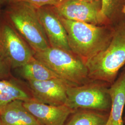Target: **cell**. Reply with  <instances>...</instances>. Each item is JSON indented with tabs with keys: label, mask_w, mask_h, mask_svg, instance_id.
<instances>
[{
	"label": "cell",
	"mask_w": 125,
	"mask_h": 125,
	"mask_svg": "<svg viewBox=\"0 0 125 125\" xmlns=\"http://www.w3.org/2000/svg\"><path fill=\"white\" fill-rule=\"evenodd\" d=\"M59 18L67 32L72 52L85 64L106 49L112 40L115 27L95 25Z\"/></svg>",
	"instance_id": "obj_1"
},
{
	"label": "cell",
	"mask_w": 125,
	"mask_h": 125,
	"mask_svg": "<svg viewBox=\"0 0 125 125\" xmlns=\"http://www.w3.org/2000/svg\"><path fill=\"white\" fill-rule=\"evenodd\" d=\"M89 78L111 85L125 65V22L115 27L112 40L106 49L86 63Z\"/></svg>",
	"instance_id": "obj_2"
},
{
	"label": "cell",
	"mask_w": 125,
	"mask_h": 125,
	"mask_svg": "<svg viewBox=\"0 0 125 125\" xmlns=\"http://www.w3.org/2000/svg\"><path fill=\"white\" fill-rule=\"evenodd\" d=\"M8 15L13 28L35 52L50 47L35 7L27 2L15 1Z\"/></svg>",
	"instance_id": "obj_3"
},
{
	"label": "cell",
	"mask_w": 125,
	"mask_h": 125,
	"mask_svg": "<svg viewBox=\"0 0 125 125\" xmlns=\"http://www.w3.org/2000/svg\"><path fill=\"white\" fill-rule=\"evenodd\" d=\"M34 57L72 86L83 85L92 81L86 64L71 52L50 46L35 52Z\"/></svg>",
	"instance_id": "obj_4"
},
{
	"label": "cell",
	"mask_w": 125,
	"mask_h": 125,
	"mask_svg": "<svg viewBox=\"0 0 125 125\" xmlns=\"http://www.w3.org/2000/svg\"><path fill=\"white\" fill-rule=\"evenodd\" d=\"M110 85L103 81L92 80L83 85L69 86L65 105L75 110L86 109L109 113L112 105Z\"/></svg>",
	"instance_id": "obj_5"
},
{
	"label": "cell",
	"mask_w": 125,
	"mask_h": 125,
	"mask_svg": "<svg viewBox=\"0 0 125 125\" xmlns=\"http://www.w3.org/2000/svg\"><path fill=\"white\" fill-rule=\"evenodd\" d=\"M35 52L13 27L0 26V56L9 67L19 68L34 57Z\"/></svg>",
	"instance_id": "obj_6"
},
{
	"label": "cell",
	"mask_w": 125,
	"mask_h": 125,
	"mask_svg": "<svg viewBox=\"0 0 125 125\" xmlns=\"http://www.w3.org/2000/svg\"><path fill=\"white\" fill-rule=\"evenodd\" d=\"M53 8L61 18L95 25L110 26L101 13V0L94 1L65 0Z\"/></svg>",
	"instance_id": "obj_7"
},
{
	"label": "cell",
	"mask_w": 125,
	"mask_h": 125,
	"mask_svg": "<svg viewBox=\"0 0 125 125\" xmlns=\"http://www.w3.org/2000/svg\"><path fill=\"white\" fill-rule=\"evenodd\" d=\"M33 97L40 103L54 106L65 105L67 91L72 85L60 78L45 81H28Z\"/></svg>",
	"instance_id": "obj_8"
},
{
	"label": "cell",
	"mask_w": 125,
	"mask_h": 125,
	"mask_svg": "<svg viewBox=\"0 0 125 125\" xmlns=\"http://www.w3.org/2000/svg\"><path fill=\"white\" fill-rule=\"evenodd\" d=\"M37 11L50 46L72 52L65 27L53 8L44 7L37 9Z\"/></svg>",
	"instance_id": "obj_9"
},
{
	"label": "cell",
	"mask_w": 125,
	"mask_h": 125,
	"mask_svg": "<svg viewBox=\"0 0 125 125\" xmlns=\"http://www.w3.org/2000/svg\"><path fill=\"white\" fill-rule=\"evenodd\" d=\"M23 105L43 125H64L69 116L76 111L65 104L60 106L45 104L33 97L23 102Z\"/></svg>",
	"instance_id": "obj_10"
},
{
	"label": "cell",
	"mask_w": 125,
	"mask_h": 125,
	"mask_svg": "<svg viewBox=\"0 0 125 125\" xmlns=\"http://www.w3.org/2000/svg\"><path fill=\"white\" fill-rule=\"evenodd\" d=\"M112 105L106 125H124L123 113L125 105V71L121 72L109 88Z\"/></svg>",
	"instance_id": "obj_11"
},
{
	"label": "cell",
	"mask_w": 125,
	"mask_h": 125,
	"mask_svg": "<svg viewBox=\"0 0 125 125\" xmlns=\"http://www.w3.org/2000/svg\"><path fill=\"white\" fill-rule=\"evenodd\" d=\"M0 121L1 125H43L21 100L13 101L0 109Z\"/></svg>",
	"instance_id": "obj_12"
},
{
	"label": "cell",
	"mask_w": 125,
	"mask_h": 125,
	"mask_svg": "<svg viewBox=\"0 0 125 125\" xmlns=\"http://www.w3.org/2000/svg\"><path fill=\"white\" fill-rule=\"evenodd\" d=\"M21 76L28 81H45L60 78L34 57L19 68Z\"/></svg>",
	"instance_id": "obj_13"
},
{
	"label": "cell",
	"mask_w": 125,
	"mask_h": 125,
	"mask_svg": "<svg viewBox=\"0 0 125 125\" xmlns=\"http://www.w3.org/2000/svg\"><path fill=\"white\" fill-rule=\"evenodd\" d=\"M109 113L78 109L69 116L64 125H106Z\"/></svg>",
	"instance_id": "obj_14"
},
{
	"label": "cell",
	"mask_w": 125,
	"mask_h": 125,
	"mask_svg": "<svg viewBox=\"0 0 125 125\" xmlns=\"http://www.w3.org/2000/svg\"><path fill=\"white\" fill-rule=\"evenodd\" d=\"M32 98L31 94L28 93L15 83L0 80V109L14 101L25 102Z\"/></svg>",
	"instance_id": "obj_15"
},
{
	"label": "cell",
	"mask_w": 125,
	"mask_h": 125,
	"mask_svg": "<svg viewBox=\"0 0 125 125\" xmlns=\"http://www.w3.org/2000/svg\"><path fill=\"white\" fill-rule=\"evenodd\" d=\"M101 13L109 25L115 27L125 22V16L122 10L125 5V0H101Z\"/></svg>",
	"instance_id": "obj_16"
},
{
	"label": "cell",
	"mask_w": 125,
	"mask_h": 125,
	"mask_svg": "<svg viewBox=\"0 0 125 125\" xmlns=\"http://www.w3.org/2000/svg\"><path fill=\"white\" fill-rule=\"evenodd\" d=\"M64 0H16L15 1L27 2L36 9H39L46 6L56 7L61 4Z\"/></svg>",
	"instance_id": "obj_17"
},
{
	"label": "cell",
	"mask_w": 125,
	"mask_h": 125,
	"mask_svg": "<svg viewBox=\"0 0 125 125\" xmlns=\"http://www.w3.org/2000/svg\"><path fill=\"white\" fill-rule=\"evenodd\" d=\"M9 67L0 56V77H3L8 75Z\"/></svg>",
	"instance_id": "obj_18"
},
{
	"label": "cell",
	"mask_w": 125,
	"mask_h": 125,
	"mask_svg": "<svg viewBox=\"0 0 125 125\" xmlns=\"http://www.w3.org/2000/svg\"><path fill=\"white\" fill-rule=\"evenodd\" d=\"M122 13L125 16V5L124 6V7L122 9Z\"/></svg>",
	"instance_id": "obj_19"
},
{
	"label": "cell",
	"mask_w": 125,
	"mask_h": 125,
	"mask_svg": "<svg viewBox=\"0 0 125 125\" xmlns=\"http://www.w3.org/2000/svg\"><path fill=\"white\" fill-rule=\"evenodd\" d=\"M123 70H125V65L124 66V69H123ZM123 121H124V125H125V115L124 117H123Z\"/></svg>",
	"instance_id": "obj_20"
},
{
	"label": "cell",
	"mask_w": 125,
	"mask_h": 125,
	"mask_svg": "<svg viewBox=\"0 0 125 125\" xmlns=\"http://www.w3.org/2000/svg\"><path fill=\"white\" fill-rule=\"evenodd\" d=\"M84 0V1H94L96 0Z\"/></svg>",
	"instance_id": "obj_21"
},
{
	"label": "cell",
	"mask_w": 125,
	"mask_h": 125,
	"mask_svg": "<svg viewBox=\"0 0 125 125\" xmlns=\"http://www.w3.org/2000/svg\"><path fill=\"white\" fill-rule=\"evenodd\" d=\"M9 0V1H12L13 2H14L15 1H16V0Z\"/></svg>",
	"instance_id": "obj_22"
},
{
	"label": "cell",
	"mask_w": 125,
	"mask_h": 125,
	"mask_svg": "<svg viewBox=\"0 0 125 125\" xmlns=\"http://www.w3.org/2000/svg\"><path fill=\"white\" fill-rule=\"evenodd\" d=\"M0 125H1V124H0Z\"/></svg>",
	"instance_id": "obj_23"
}]
</instances>
